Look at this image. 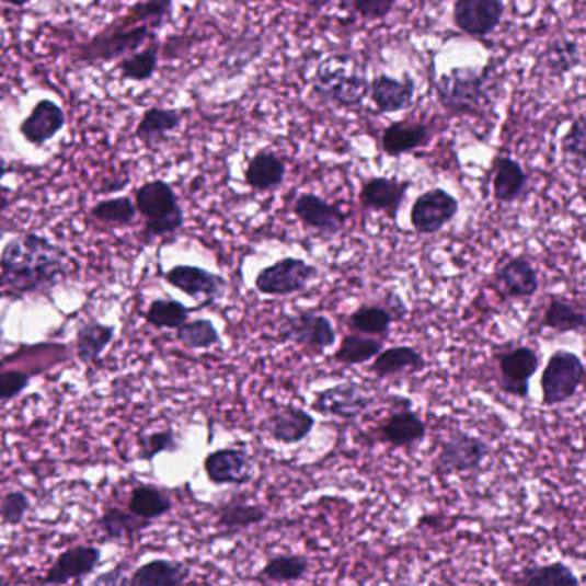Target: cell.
Segmentation results:
<instances>
[{"mask_svg":"<svg viewBox=\"0 0 586 586\" xmlns=\"http://www.w3.org/2000/svg\"><path fill=\"white\" fill-rule=\"evenodd\" d=\"M66 253L44 235L23 234L0 253L2 279L16 295L47 292L66 277Z\"/></svg>","mask_w":586,"mask_h":586,"instance_id":"obj_1","label":"cell"},{"mask_svg":"<svg viewBox=\"0 0 586 586\" xmlns=\"http://www.w3.org/2000/svg\"><path fill=\"white\" fill-rule=\"evenodd\" d=\"M311 95L335 107L349 108L361 104L370 89L367 74L361 71L355 57L334 54L317 66Z\"/></svg>","mask_w":586,"mask_h":586,"instance_id":"obj_2","label":"cell"},{"mask_svg":"<svg viewBox=\"0 0 586 586\" xmlns=\"http://www.w3.org/2000/svg\"><path fill=\"white\" fill-rule=\"evenodd\" d=\"M440 105L452 114H476L491 102L494 93V69L491 66L476 71L475 68H455L446 74L432 78Z\"/></svg>","mask_w":586,"mask_h":586,"instance_id":"obj_3","label":"cell"},{"mask_svg":"<svg viewBox=\"0 0 586 586\" xmlns=\"http://www.w3.org/2000/svg\"><path fill=\"white\" fill-rule=\"evenodd\" d=\"M135 207L145 217L143 243L176 234L184 223L183 208L171 184L162 180L148 181L136 189Z\"/></svg>","mask_w":586,"mask_h":586,"instance_id":"obj_4","label":"cell"},{"mask_svg":"<svg viewBox=\"0 0 586 586\" xmlns=\"http://www.w3.org/2000/svg\"><path fill=\"white\" fill-rule=\"evenodd\" d=\"M585 380V365L576 353L558 349L547 361L540 380L542 404L547 407L567 403L575 398Z\"/></svg>","mask_w":586,"mask_h":586,"instance_id":"obj_5","label":"cell"},{"mask_svg":"<svg viewBox=\"0 0 586 586\" xmlns=\"http://www.w3.org/2000/svg\"><path fill=\"white\" fill-rule=\"evenodd\" d=\"M279 340L298 344L305 353L320 356L337 343V332L328 317L310 310H299L295 315L284 317L279 325Z\"/></svg>","mask_w":586,"mask_h":586,"instance_id":"obj_6","label":"cell"},{"mask_svg":"<svg viewBox=\"0 0 586 586\" xmlns=\"http://www.w3.org/2000/svg\"><path fill=\"white\" fill-rule=\"evenodd\" d=\"M150 36H152V24L141 23L123 28L112 23L105 32L100 33L90 44L81 48L78 59L83 62H105L116 57L123 59L136 53Z\"/></svg>","mask_w":586,"mask_h":586,"instance_id":"obj_7","label":"cell"},{"mask_svg":"<svg viewBox=\"0 0 586 586\" xmlns=\"http://www.w3.org/2000/svg\"><path fill=\"white\" fill-rule=\"evenodd\" d=\"M491 456V446L476 435L456 430L440 446L439 456L435 459V470L440 475H461L482 467Z\"/></svg>","mask_w":586,"mask_h":586,"instance_id":"obj_8","label":"cell"},{"mask_svg":"<svg viewBox=\"0 0 586 586\" xmlns=\"http://www.w3.org/2000/svg\"><path fill=\"white\" fill-rule=\"evenodd\" d=\"M317 276H319V268L315 265L288 256L274 265L262 268L255 277V288L260 295L277 296V298L298 295L305 291L308 284Z\"/></svg>","mask_w":586,"mask_h":586,"instance_id":"obj_9","label":"cell"},{"mask_svg":"<svg viewBox=\"0 0 586 586\" xmlns=\"http://www.w3.org/2000/svg\"><path fill=\"white\" fill-rule=\"evenodd\" d=\"M374 398L370 392L355 382L337 383L334 388L317 392L311 410L320 415L334 416V418L353 422L371 406Z\"/></svg>","mask_w":586,"mask_h":586,"instance_id":"obj_10","label":"cell"},{"mask_svg":"<svg viewBox=\"0 0 586 586\" xmlns=\"http://www.w3.org/2000/svg\"><path fill=\"white\" fill-rule=\"evenodd\" d=\"M459 211L458 198L443 188L422 193L411 207V226L418 234L430 235L443 231Z\"/></svg>","mask_w":586,"mask_h":586,"instance_id":"obj_11","label":"cell"},{"mask_svg":"<svg viewBox=\"0 0 586 586\" xmlns=\"http://www.w3.org/2000/svg\"><path fill=\"white\" fill-rule=\"evenodd\" d=\"M540 367V358L533 347L519 346L498 356V389L504 394L527 399L530 394V379Z\"/></svg>","mask_w":586,"mask_h":586,"instance_id":"obj_12","label":"cell"},{"mask_svg":"<svg viewBox=\"0 0 586 586\" xmlns=\"http://www.w3.org/2000/svg\"><path fill=\"white\" fill-rule=\"evenodd\" d=\"M504 11L503 0H456L452 21L459 32L485 38L501 26Z\"/></svg>","mask_w":586,"mask_h":586,"instance_id":"obj_13","label":"cell"},{"mask_svg":"<svg viewBox=\"0 0 586 586\" xmlns=\"http://www.w3.org/2000/svg\"><path fill=\"white\" fill-rule=\"evenodd\" d=\"M413 186L410 180L374 176L365 181L359 189V204L365 210L383 211L391 220H398L407 189Z\"/></svg>","mask_w":586,"mask_h":586,"instance_id":"obj_14","label":"cell"},{"mask_svg":"<svg viewBox=\"0 0 586 586\" xmlns=\"http://www.w3.org/2000/svg\"><path fill=\"white\" fill-rule=\"evenodd\" d=\"M205 473L216 485H246L255 476V464L243 449H219L205 458Z\"/></svg>","mask_w":586,"mask_h":586,"instance_id":"obj_15","label":"cell"},{"mask_svg":"<svg viewBox=\"0 0 586 586\" xmlns=\"http://www.w3.org/2000/svg\"><path fill=\"white\" fill-rule=\"evenodd\" d=\"M295 214L305 228L320 234L335 235L343 231L347 214L337 204H329L315 193H303L295 202Z\"/></svg>","mask_w":586,"mask_h":586,"instance_id":"obj_16","label":"cell"},{"mask_svg":"<svg viewBox=\"0 0 586 586\" xmlns=\"http://www.w3.org/2000/svg\"><path fill=\"white\" fill-rule=\"evenodd\" d=\"M265 427L276 443L292 446L310 437L311 430L315 428V418L296 404H280L272 411Z\"/></svg>","mask_w":586,"mask_h":586,"instance_id":"obj_17","label":"cell"},{"mask_svg":"<svg viewBox=\"0 0 586 586\" xmlns=\"http://www.w3.org/2000/svg\"><path fill=\"white\" fill-rule=\"evenodd\" d=\"M164 277L172 288L180 289L192 298L205 296L208 301H216L228 288V280L222 276L196 265H176L168 271Z\"/></svg>","mask_w":586,"mask_h":586,"instance_id":"obj_18","label":"cell"},{"mask_svg":"<svg viewBox=\"0 0 586 586\" xmlns=\"http://www.w3.org/2000/svg\"><path fill=\"white\" fill-rule=\"evenodd\" d=\"M410 406L411 404H407L404 410L391 413L386 422L377 427L376 435L380 443L389 444L395 449H410L425 439L427 425Z\"/></svg>","mask_w":586,"mask_h":586,"instance_id":"obj_19","label":"cell"},{"mask_svg":"<svg viewBox=\"0 0 586 586\" xmlns=\"http://www.w3.org/2000/svg\"><path fill=\"white\" fill-rule=\"evenodd\" d=\"M102 552L96 547H72L57 558L56 563L47 571L45 585H68L71 582H81L95 571Z\"/></svg>","mask_w":586,"mask_h":586,"instance_id":"obj_20","label":"cell"},{"mask_svg":"<svg viewBox=\"0 0 586 586\" xmlns=\"http://www.w3.org/2000/svg\"><path fill=\"white\" fill-rule=\"evenodd\" d=\"M415 80L410 74H404L403 80L380 74L370 81L371 104L380 114H394V112L407 111L415 102Z\"/></svg>","mask_w":586,"mask_h":586,"instance_id":"obj_21","label":"cell"},{"mask_svg":"<svg viewBox=\"0 0 586 586\" xmlns=\"http://www.w3.org/2000/svg\"><path fill=\"white\" fill-rule=\"evenodd\" d=\"M432 138H434V129L428 124L407 119L395 120L383 129L380 147L386 156L401 157L427 147Z\"/></svg>","mask_w":586,"mask_h":586,"instance_id":"obj_22","label":"cell"},{"mask_svg":"<svg viewBox=\"0 0 586 586\" xmlns=\"http://www.w3.org/2000/svg\"><path fill=\"white\" fill-rule=\"evenodd\" d=\"M66 114L56 102L44 99L33 107L30 116L21 123L20 133L28 143L41 147L53 140L65 128Z\"/></svg>","mask_w":586,"mask_h":586,"instance_id":"obj_23","label":"cell"},{"mask_svg":"<svg viewBox=\"0 0 586 586\" xmlns=\"http://www.w3.org/2000/svg\"><path fill=\"white\" fill-rule=\"evenodd\" d=\"M497 279L506 296L513 299L533 298L539 292V272L525 256H516L504 264L497 272Z\"/></svg>","mask_w":586,"mask_h":586,"instance_id":"obj_24","label":"cell"},{"mask_svg":"<svg viewBox=\"0 0 586 586\" xmlns=\"http://www.w3.org/2000/svg\"><path fill=\"white\" fill-rule=\"evenodd\" d=\"M286 172V162L276 152L260 150L244 169V183L255 192H271L284 183Z\"/></svg>","mask_w":586,"mask_h":586,"instance_id":"obj_25","label":"cell"},{"mask_svg":"<svg viewBox=\"0 0 586 586\" xmlns=\"http://www.w3.org/2000/svg\"><path fill=\"white\" fill-rule=\"evenodd\" d=\"M374 359L376 361L371 365L370 371L377 379H391L401 374H413V371L423 370L427 365L422 353L411 346L388 347Z\"/></svg>","mask_w":586,"mask_h":586,"instance_id":"obj_26","label":"cell"},{"mask_svg":"<svg viewBox=\"0 0 586 586\" xmlns=\"http://www.w3.org/2000/svg\"><path fill=\"white\" fill-rule=\"evenodd\" d=\"M528 186V174L518 160L497 157L494 160V198L498 204H513Z\"/></svg>","mask_w":586,"mask_h":586,"instance_id":"obj_27","label":"cell"},{"mask_svg":"<svg viewBox=\"0 0 586 586\" xmlns=\"http://www.w3.org/2000/svg\"><path fill=\"white\" fill-rule=\"evenodd\" d=\"M189 575L192 571L186 564L157 559L136 570L128 583L133 586L183 585Z\"/></svg>","mask_w":586,"mask_h":586,"instance_id":"obj_28","label":"cell"},{"mask_svg":"<svg viewBox=\"0 0 586 586\" xmlns=\"http://www.w3.org/2000/svg\"><path fill=\"white\" fill-rule=\"evenodd\" d=\"M267 516L265 507L258 506V504L244 503L240 498H232L229 503L220 506L219 513H217V527L220 530L238 533V531L264 522Z\"/></svg>","mask_w":586,"mask_h":586,"instance_id":"obj_29","label":"cell"},{"mask_svg":"<svg viewBox=\"0 0 586 586\" xmlns=\"http://www.w3.org/2000/svg\"><path fill=\"white\" fill-rule=\"evenodd\" d=\"M310 571V561L305 555L279 554L268 559L260 570L256 579L260 583H296L301 582Z\"/></svg>","mask_w":586,"mask_h":586,"instance_id":"obj_30","label":"cell"},{"mask_svg":"<svg viewBox=\"0 0 586 586\" xmlns=\"http://www.w3.org/2000/svg\"><path fill=\"white\" fill-rule=\"evenodd\" d=\"M116 334V329L104 323L96 322V320H89L84 322L77 334V353L78 358L83 364H95L100 355L105 352V347L112 343Z\"/></svg>","mask_w":586,"mask_h":586,"instance_id":"obj_31","label":"cell"},{"mask_svg":"<svg viewBox=\"0 0 586 586\" xmlns=\"http://www.w3.org/2000/svg\"><path fill=\"white\" fill-rule=\"evenodd\" d=\"M181 120L183 117H181L180 112L172 111V108H147L140 123H138V128H136V138L143 143H157V141L164 140L168 133L180 128Z\"/></svg>","mask_w":586,"mask_h":586,"instance_id":"obj_32","label":"cell"},{"mask_svg":"<svg viewBox=\"0 0 586 586\" xmlns=\"http://www.w3.org/2000/svg\"><path fill=\"white\" fill-rule=\"evenodd\" d=\"M515 585L521 586H578L582 585L575 571L563 563L545 566L525 567L513 578Z\"/></svg>","mask_w":586,"mask_h":586,"instance_id":"obj_33","label":"cell"},{"mask_svg":"<svg viewBox=\"0 0 586 586\" xmlns=\"http://www.w3.org/2000/svg\"><path fill=\"white\" fill-rule=\"evenodd\" d=\"M128 507L129 513L138 518L153 521V519L168 515L169 510L172 509V501L162 489L141 483L138 487L133 489Z\"/></svg>","mask_w":586,"mask_h":586,"instance_id":"obj_34","label":"cell"},{"mask_svg":"<svg viewBox=\"0 0 586 586\" xmlns=\"http://www.w3.org/2000/svg\"><path fill=\"white\" fill-rule=\"evenodd\" d=\"M382 349L383 341L353 332V334L344 335L340 349L334 353V361L344 367H356L376 358Z\"/></svg>","mask_w":586,"mask_h":586,"instance_id":"obj_35","label":"cell"},{"mask_svg":"<svg viewBox=\"0 0 586 586\" xmlns=\"http://www.w3.org/2000/svg\"><path fill=\"white\" fill-rule=\"evenodd\" d=\"M392 320H395V317L391 308L382 307V305H361L347 320V328L356 334L377 337V335L388 334Z\"/></svg>","mask_w":586,"mask_h":586,"instance_id":"obj_36","label":"cell"},{"mask_svg":"<svg viewBox=\"0 0 586 586\" xmlns=\"http://www.w3.org/2000/svg\"><path fill=\"white\" fill-rule=\"evenodd\" d=\"M100 528L105 531L108 539L112 540H133L136 535L147 530L152 525L150 519L138 518L133 513L119 509V507H111L105 510L99 521Z\"/></svg>","mask_w":586,"mask_h":586,"instance_id":"obj_37","label":"cell"},{"mask_svg":"<svg viewBox=\"0 0 586 586\" xmlns=\"http://www.w3.org/2000/svg\"><path fill=\"white\" fill-rule=\"evenodd\" d=\"M586 317L564 299L552 298L543 315V328L555 332H585Z\"/></svg>","mask_w":586,"mask_h":586,"instance_id":"obj_38","label":"cell"},{"mask_svg":"<svg viewBox=\"0 0 586 586\" xmlns=\"http://www.w3.org/2000/svg\"><path fill=\"white\" fill-rule=\"evenodd\" d=\"M157 66H159V44H153L141 53L123 57L117 65V71L123 80L147 81L156 74Z\"/></svg>","mask_w":586,"mask_h":586,"instance_id":"obj_39","label":"cell"},{"mask_svg":"<svg viewBox=\"0 0 586 586\" xmlns=\"http://www.w3.org/2000/svg\"><path fill=\"white\" fill-rule=\"evenodd\" d=\"M543 65L552 74H566L582 65V50L575 41L559 38L543 54Z\"/></svg>","mask_w":586,"mask_h":586,"instance_id":"obj_40","label":"cell"},{"mask_svg":"<svg viewBox=\"0 0 586 586\" xmlns=\"http://www.w3.org/2000/svg\"><path fill=\"white\" fill-rule=\"evenodd\" d=\"M192 311V308L184 307L176 299H156L148 307L147 313H145V320L152 328L177 329L184 322H188Z\"/></svg>","mask_w":586,"mask_h":586,"instance_id":"obj_41","label":"cell"},{"mask_svg":"<svg viewBox=\"0 0 586 586\" xmlns=\"http://www.w3.org/2000/svg\"><path fill=\"white\" fill-rule=\"evenodd\" d=\"M177 341L184 347L198 352V349H210L220 344V334L214 322L208 319L192 320L184 322L176 329Z\"/></svg>","mask_w":586,"mask_h":586,"instance_id":"obj_42","label":"cell"},{"mask_svg":"<svg viewBox=\"0 0 586 586\" xmlns=\"http://www.w3.org/2000/svg\"><path fill=\"white\" fill-rule=\"evenodd\" d=\"M93 219L99 222L114 223V226H128L136 219L135 204L128 196H119V198L104 199L92 208Z\"/></svg>","mask_w":586,"mask_h":586,"instance_id":"obj_43","label":"cell"},{"mask_svg":"<svg viewBox=\"0 0 586 586\" xmlns=\"http://www.w3.org/2000/svg\"><path fill=\"white\" fill-rule=\"evenodd\" d=\"M561 150L567 159L573 160V164L579 171L585 169L586 160V123L585 116H579L578 119L573 120L566 135L561 140Z\"/></svg>","mask_w":586,"mask_h":586,"instance_id":"obj_44","label":"cell"},{"mask_svg":"<svg viewBox=\"0 0 586 586\" xmlns=\"http://www.w3.org/2000/svg\"><path fill=\"white\" fill-rule=\"evenodd\" d=\"M180 449L176 434L171 428L168 430L153 432V434L140 435V459L152 461L162 452H176Z\"/></svg>","mask_w":586,"mask_h":586,"instance_id":"obj_45","label":"cell"},{"mask_svg":"<svg viewBox=\"0 0 586 586\" xmlns=\"http://www.w3.org/2000/svg\"><path fill=\"white\" fill-rule=\"evenodd\" d=\"M30 510L28 495L21 491L9 492L0 501V519L8 525L23 521Z\"/></svg>","mask_w":586,"mask_h":586,"instance_id":"obj_46","label":"cell"},{"mask_svg":"<svg viewBox=\"0 0 586 586\" xmlns=\"http://www.w3.org/2000/svg\"><path fill=\"white\" fill-rule=\"evenodd\" d=\"M398 0H353V11L367 21H380L394 11Z\"/></svg>","mask_w":586,"mask_h":586,"instance_id":"obj_47","label":"cell"},{"mask_svg":"<svg viewBox=\"0 0 586 586\" xmlns=\"http://www.w3.org/2000/svg\"><path fill=\"white\" fill-rule=\"evenodd\" d=\"M28 386V374L20 370L0 371V401L18 398Z\"/></svg>","mask_w":586,"mask_h":586,"instance_id":"obj_48","label":"cell"},{"mask_svg":"<svg viewBox=\"0 0 586 586\" xmlns=\"http://www.w3.org/2000/svg\"><path fill=\"white\" fill-rule=\"evenodd\" d=\"M120 583H128V578H120L119 571H108L105 575L99 576L93 585H120Z\"/></svg>","mask_w":586,"mask_h":586,"instance_id":"obj_49","label":"cell"},{"mask_svg":"<svg viewBox=\"0 0 586 586\" xmlns=\"http://www.w3.org/2000/svg\"><path fill=\"white\" fill-rule=\"evenodd\" d=\"M9 193H11V189L4 188V186H0V214L2 211L8 210L9 205H11V198H9Z\"/></svg>","mask_w":586,"mask_h":586,"instance_id":"obj_50","label":"cell"},{"mask_svg":"<svg viewBox=\"0 0 586 586\" xmlns=\"http://www.w3.org/2000/svg\"><path fill=\"white\" fill-rule=\"evenodd\" d=\"M332 2H335V0H308V5H310L311 11L320 12L331 5Z\"/></svg>","mask_w":586,"mask_h":586,"instance_id":"obj_51","label":"cell"},{"mask_svg":"<svg viewBox=\"0 0 586 586\" xmlns=\"http://www.w3.org/2000/svg\"><path fill=\"white\" fill-rule=\"evenodd\" d=\"M2 2H5V4L16 5V8H24V5H28L32 0H2Z\"/></svg>","mask_w":586,"mask_h":586,"instance_id":"obj_52","label":"cell"},{"mask_svg":"<svg viewBox=\"0 0 586 586\" xmlns=\"http://www.w3.org/2000/svg\"><path fill=\"white\" fill-rule=\"evenodd\" d=\"M8 172V164H5L4 159H0V180H2V177H4Z\"/></svg>","mask_w":586,"mask_h":586,"instance_id":"obj_53","label":"cell"},{"mask_svg":"<svg viewBox=\"0 0 586 586\" xmlns=\"http://www.w3.org/2000/svg\"><path fill=\"white\" fill-rule=\"evenodd\" d=\"M5 45V32L4 30L0 28V50L4 48Z\"/></svg>","mask_w":586,"mask_h":586,"instance_id":"obj_54","label":"cell"},{"mask_svg":"<svg viewBox=\"0 0 586 586\" xmlns=\"http://www.w3.org/2000/svg\"><path fill=\"white\" fill-rule=\"evenodd\" d=\"M5 583H8V579L4 576H0V585H5Z\"/></svg>","mask_w":586,"mask_h":586,"instance_id":"obj_55","label":"cell"},{"mask_svg":"<svg viewBox=\"0 0 586 586\" xmlns=\"http://www.w3.org/2000/svg\"><path fill=\"white\" fill-rule=\"evenodd\" d=\"M4 286V279H2V274H0V289Z\"/></svg>","mask_w":586,"mask_h":586,"instance_id":"obj_56","label":"cell"}]
</instances>
